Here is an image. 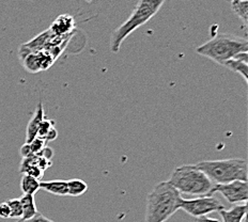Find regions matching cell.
I'll use <instances>...</instances> for the list:
<instances>
[{
	"mask_svg": "<svg viewBox=\"0 0 248 222\" xmlns=\"http://www.w3.org/2000/svg\"><path fill=\"white\" fill-rule=\"evenodd\" d=\"M220 193L231 204L247 203L248 186L244 180H234L227 184H214L211 195Z\"/></svg>",
	"mask_w": 248,
	"mask_h": 222,
	"instance_id": "7",
	"label": "cell"
},
{
	"mask_svg": "<svg viewBox=\"0 0 248 222\" xmlns=\"http://www.w3.org/2000/svg\"><path fill=\"white\" fill-rule=\"evenodd\" d=\"M51 35L53 34H51L50 31L47 29L43 31V32H41L40 34H38L37 37L33 38L32 40H30L29 42L23 44L19 47V51H18L19 58L24 59L25 57L29 54L38 53V51L45 49L46 46H47L49 42Z\"/></svg>",
	"mask_w": 248,
	"mask_h": 222,
	"instance_id": "9",
	"label": "cell"
},
{
	"mask_svg": "<svg viewBox=\"0 0 248 222\" xmlns=\"http://www.w3.org/2000/svg\"><path fill=\"white\" fill-rule=\"evenodd\" d=\"M197 54L211 59L220 65L241 53H248V42L245 38L233 34H218L196 48Z\"/></svg>",
	"mask_w": 248,
	"mask_h": 222,
	"instance_id": "3",
	"label": "cell"
},
{
	"mask_svg": "<svg viewBox=\"0 0 248 222\" xmlns=\"http://www.w3.org/2000/svg\"><path fill=\"white\" fill-rule=\"evenodd\" d=\"M75 29V19L69 14L59 15L53 23L48 30L50 33L56 37H64L72 34Z\"/></svg>",
	"mask_w": 248,
	"mask_h": 222,
	"instance_id": "10",
	"label": "cell"
},
{
	"mask_svg": "<svg viewBox=\"0 0 248 222\" xmlns=\"http://www.w3.org/2000/svg\"><path fill=\"white\" fill-rule=\"evenodd\" d=\"M182 195L168 182L157 184L146 199L144 222H166L179 210Z\"/></svg>",
	"mask_w": 248,
	"mask_h": 222,
	"instance_id": "1",
	"label": "cell"
},
{
	"mask_svg": "<svg viewBox=\"0 0 248 222\" xmlns=\"http://www.w3.org/2000/svg\"><path fill=\"white\" fill-rule=\"evenodd\" d=\"M193 166L202 171L214 184H227L234 180L247 182L248 166L243 158L203 161L193 163Z\"/></svg>",
	"mask_w": 248,
	"mask_h": 222,
	"instance_id": "5",
	"label": "cell"
},
{
	"mask_svg": "<svg viewBox=\"0 0 248 222\" xmlns=\"http://www.w3.org/2000/svg\"><path fill=\"white\" fill-rule=\"evenodd\" d=\"M19 152H20V155H22V156H23V158L31 156V155H33L32 153H31V148H30L29 143H26V142H25L24 146L20 148V151Z\"/></svg>",
	"mask_w": 248,
	"mask_h": 222,
	"instance_id": "27",
	"label": "cell"
},
{
	"mask_svg": "<svg viewBox=\"0 0 248 222\" xmlns=\"http://www.w3.org/2000/svg\"><path fill=\"white\" fill-rule=\"evenodd\" d=\"M37 156H41L45 159H47V161H51V158L54 157V149L46 146L42 149V152H41L39 155H37Z\"/></svg>",
	"mask_w": 248,
	"mask_h": 222,
	"instance_id": "25",
	"label": "cell"
},
{
	"mask_svg": "<svg viewBox=\"0 0 248 222\" xmlns=\"http://www.w3.org/2000/svg\"><path fill=\"white\" fill-rule=\"evenodd\" d=\"M225 68L229 69L230 71L234 72V73L239 74L246 84H248V62L231 59L227 61L224 64Z\"/></svg>",
	"mask_w": 248,
	"mask_h": 222,
	"instance_id": "15",
	"label": "cell"
},
{
	"mask_svg": "<svg viewBox=\"0 0 248 222\" xmlns=\"http://www.w3.org/2000/svg\"><path fill=\"white\" fill-rule=\"evenodd\" d=\"M17 222H56V221H54V220H50V219H48L47 217H45L43 214H41V213H37V215H35L34 217H32V218H30V219H18L17 220Z\"/></svg>",
	"mask_w": 248,
	"mask_h": 222,
	"instance_id": "22",
	"label": "cell"
},
{
	"mask_svg": "<svg viewBox=\"0 0 248 222\" xmlns=\"http://www.w3.org/2000/svg\"><path fill=\"white\" fill-rule=\"evenodd\" d=\"M57 137H58V132H57V130L55 127L51 128V130L48 132L47 135H46L45 137V142H50V141H54L57 139Z\"/></svg>",
	"mask_w": 248,
	"mask_h": 222,
	"instance_id": "26",
	"label": "cell"
},
{
	"mask_svg": "<svg viewBox=\"0 0 248 222\" xmlns=\"http://www.w3.org/2000/svg\"><path fill=\"white\" fill-rule=\"evenodd\" d=\"M46 144L47 143H46L43 139L38 138V137L33 139V140L29 143L30 148H31V153H32L33 155H39L41 152H42V149L46 147Z\"/></svg>",
	"mask_w": 248,
	"mask_h": 222,
	"instance_id": "21",
	"label": "cell"
},
{
	"mask_svg": "<svg viewBox=\"0 0 248 222\" xmlns=\"http://www.w3.org/2000/svg\"><path fill=\"white\" fill-rule=\"evenodd\" d=\"M167 182L172 185L181 194L203 197L211 195L214 183L192 164H183L175 168Z\"/></svg>",
	"mask_w": 248,
	"mask_h": 222,
	"instance_id": "4",
	"label": "cell"
},
{
	"mask_svg": "<svg viewBox=\"0 0 248 222\" xmlns=\"http://www.w3.org/2000/svg\"><path fill=\"white\" fill-rule=\"evenodd\" d=\"M20 189L24 194L34 195L40 190V180L30 175L24 174L20 179Z\"/></svg>",
	"mask_w": 248,
	"mask_h": 222,
	"instance_id": "16",
	"label": "cell"
},
{
	"mask_svg": "<svg viewBox=\"0 0 248 222\" xmlns=\"http://www.w3.org/2000/svg\"><path fill=\"white\" fill-rule=\"evenodd\" d=\"M40 189H43L51 194L65 197L68 193V180H47V182H40Z\"/></svg>",
	"mask_w": 248,
	"mask_h": 222,
	"instance_id": "13",
	"label": "cell"
},
{
	"mask_svg": "<svg viewBox=\"0 0 248 222\" xmlns=\"http://www.w3.org/2000/svg\"><path fill=\"white\" fill-rule=\"evenodd\" d=\"M223 222H246L247 204H236L230 209H221L218 211Z\"/></svg>",
	"mask_w": 248,
	"mask_h": 222,
	"instance_id": "12",
	"label": "cell"
},
{
	"mask_svg": "<svg viewBox=\"0 0 248 222\" xmlns=\"http://www.w3.org/2000/svg\"><path fill=\"white\" fill-rule=\"evenodd\" d=\"M194 222H220V221L215 218H211V217L202 216V217H198V218H195Z\"/></svg>",
	"mask_w": 248,
	"mask_h": 222,
	"instance_id": "28",
	"label": "cell"
},
{
	"mask_svg": "<svg viewBox=\"0 0 248 222\" xmlns=\"http://www.w3.org/2000/svg\"><path fill=\"white\" fill-rule=\"evenodd\" d=\"M53 127H54V122L50 121V120H46V118H44V120L42 121V123H41L40 127H39L37 137H38V138H41V139H43V140H45L46 135H47L48 132H49Z\"/></svg>",
	"mask_w": 248,
	"mask_h": 222,
	"instance_id": "20",
	"label": "cell"
},
{
	"mask_svg": "<svg viewBox=\"0 0 248 222\" xmlns=\"http://www.w3.org/2000/svg\"><path fill=\"white\" fill-rule=\"evenodd\" d=\"M44 118H45V115H44L43 103L40 102L27 125V130H26V143H30L33 139L37 138L39 127Z\"/></svg>",
	"mask_w": 248,
	"mask_h": 222,
	"instance_id": "11",
	"label": "cell"
},
{
	"mask_svg": "<svg viewBox=\"0 0 248 222\" xmlns=\"http://www.w3.org/2000/svg\"><path fill=\"white\" fill-rule=\"evenodd\" d=\"M10 214H11V211H10V207L7 203V201L6 202L0 203V218L8 219L10 218Z\"/></svg>",
	"mask_w": 248,
	"mask_h": 222,
	"instance_id": "24",
	"label": "cell"
},
{
	"mask_svg": "<svg viewBox=\"0 0 248 222\" xmlns=\"http://www.w3.org/2000/svg\"><path fill=\"white\" fill-rule=\"evenodd\" d=\"M20 204H22L23 208V217L22 219H30L37 215L38 209L37 205H35L34 195L31 194H23V197L19 199Z\"/></svg>",
	"mask_w": 248,
	"mask_h": 222,
	"instance_id": "14",
	"label": "cell"
},
{
	"mask_svg": "<svg viewBox=\"0 0 248 222\" xmlns=\"http://www.w3.org/2000/svg\"><path fill=\"white\" fill-rule=\"evenodd\" d=\"M25 70L31 74H37L41 71L48 70L54 64L55 59L49 51L43 49L38 53L29 54L22 59Z\"/></svg>",
	"mask_w": 248,
	"mask_h": 222,
	"instance_id": "8",
	"label": "cell"
},
{
	"mask_svg": "<svg viewBox=\"0 0 248 222\" xmlns=\"http://www.w3.org/2000/svg\"><path fill=\"white\" fill-rule=\"evenodd\" d=\"M231 8L246 27L248 23V0H233Z\"/></svg>",
	"mask_w": 248,
	"mask_h": 222,
	"instance_id": "17",
	"label": "cell"
},
{
	"mask_svg": "<svg viewBox=\"0 0 248 222\" xmlns=\"http://www.w3.org/2000/svg\"><path fill=\"white\" fill-rule=\"evenodd\" d=\"M166 0H138L135 9L133 10L125 22L112 31L110 35L109 48L111 53L117 54L120 50L123 41L131 35L136 29L147 24L161 10Z\"/></svg>",
	"mask_w": 248,
	"mask_h": 222,
	"instance_id": "2",
	"label": "cell"
},
{
	"mask_svg": "<svg viewBox=\"0 0 248 222\" xmlns=\"http://www.w3.org/2000/svg\"><path fill=\"white\" fill-rule=\"evenodd\" d=\"M227 1H230L231 2V1H233V0H227Z\"/></svg>",
	"mask_w": 248,
	"mask_h": 222,
	"instance_id": "29",
	"label": "cell"
},
{
	"mask_svg": "<svg viewBox=\"0 0 248 222\" xmlns=\"http://www.w3.org/2000/svg\"><path fill=\"white\" fill-rule=\"evenodd\" d=\"M179 209L184 210L188 215L198 218L211 213L225 209V206L214 195H203L195 199H181Z\"/></svg>",
	"mask_w": 248,
	"mask_h": 222,
	"instance_id": "6",
	"label": "cell"
},
{
	"mask_svg": "<svg viewBox=\"0 0 248 222\" xmlns=\"http://www.w3.org/2000/svg\"><path fill=\"white\" fill-rule=\"evenodd\" d=\"M7 203L10 207V218L12 219H22L23 217V208H22V204H20L19 199H11L8 200Z\"/></svg>",
	"mask_w": 248,
	"mask_h": 222,
	"instance_id": "19",
	"label": "cell"
},
{
	"mask_svg": "<svg viewBox=\"0 0 248 222\" xmlns=\"http://www.w3.org/2000/svg\"><path fill=\"white\" fill-rule=\"evenodd\" d=\"M88 190V185L82 179L72 178L68 180V193L71 197H80Z\"/></svg>",
	"mask_w": 248,
	"mask_h": 222,
	"instance_id": "18",
	"label": "cell"
},
{
	"mask_svg": "<svg viewBox=\"0 0 248 222\" xmlns=\"http://www.w3.org/2000/svg\"><path fill=\"white\" fill-rule=\"evenodd\" d=\"M37 166L42 170V171H45V170H47L48 168H50L53 166V162L51 161H47V159H45L41 156H38L37 159Z\"/></svg>",
	"mask_w": 248,
	"mask_h": 222,
	"instance_id": "23",
	"label": "cell"
}]
</instances>
